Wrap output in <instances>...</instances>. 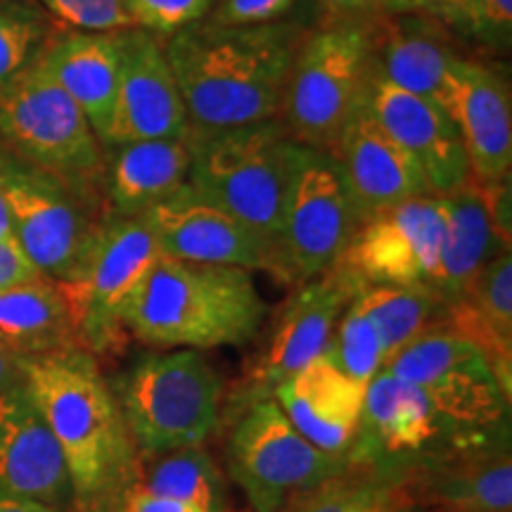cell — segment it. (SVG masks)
<instances>
[{
    "instance_id": "obj_41",
    "label": "cell",
    "mask_w": 512,
    "mask_h": 512,
    "mask_svg": "<svg viewBox=\"0 0 512 512\" xmlns=\"http://www.w3.org/2000/svg\"><path fill=\"white\" fill-rule=\"evenodd\" d=\"M124 512H202V510L190 503L176 501V498L152 494V491L143 489L140 484H133L126 494Z\"/></svg>"
},
{
    "instance_id": "obj_35",
    "label": "cell",
    "mask_w": 512,
    "mask_h": 512,
    "mask_svg": "<svg viewBox=\"0 0 512 512\" xmlns=\"http://www.w3.org/2000/svg\"><path fill=\"white\" fill-rule=\"evenodd\" d=\"M133 27L171 36L209 15L216 0H124Z\"/></svg>"
},
{
    "instance_id": "obj_43",
    "label": "cell",
    "mask_w": 512,
    "mask_h": 512,
    "mask_svg": "<svg viewBox=\"0 0 512 512\" xmlns=\"http://www.w3.org/2000/svg\"><path fill=\"white\" fill-rule=\"evenodd\" d=\"M22 361H24L22 356L15 354L8 344L0 342V392H5V389L24 382Z\"/></svg>"
},
{
    "instance_id": "obj_28",
    "label": "cell",
    "mask_w": 512,
    "mask_h": 512,
    "mask_svg": "<svg viewBox=\"0 0 512 512\" xmlns=\"http://www.w3.org/2000/svg\"><path fill=\"white\" fill-rule=\"evenodd\" d=\"M0 342L22 358L79 349L60 287L38 278L0 290Z\"/></svg>"
},
{
    "instance_id": "obj_44",
    "label": "cell",
    "mask_w": 512,
    "mask_h": 512,
    "mask_svg": "<svg viewBox=\"0 0 512 512\" xmlns=\"http://www.w3.org/2000/svg\"><path fill=\"white\" fill-rule=\"evenodd\" d=\"M0 512H57L50 505L34 501H15V498H0Z\"/></svg>"
},
{
    "instance_id": "obj_13",
    "label": "cell",
    "mask_w": 512,
    "mask_h": 512,
    "mask_svg": "<svg viewBox=\"0 0 512 512\" xmlns=\"http://www.w3.org/2000/svg\"><path fill=\"white\" fill-rule=\"evenodd\" d=\"M458 446L470 444L439 418L418 387L380 370L366 387L347 470L382 479L396 489L415 470Z\"/></svg>"
},
{
    "instance_id": "obj_18",
    "label": "cell",
    "mask_w": 512,
    "mask_h": 512,
    "mask_svg": "<svg viewBox=\"0 0 512 512\" xmlns=\"http://www.w3.org/2000/svg\"><path fill=\"white\" fill-rule=\"evenodd\" d=\"M188 117L162 38L140 27L119 31V95L112 143L145 138H178Z\"/></svg>"
},
{
    "instance_id": "obj_4",
    "label": "cell",
    "mask_w": 512,
    "mask_h": 512,
    "mask_svg": "<svg viewBox=\"0 0 512 512\" xmlns=\"http://www.w3.org/2000/svg\"><path fill=\"white\" fill-rule=\"evenodd\" d=\"M188 136V185L204 202L245 226L264 245L271 264L299 143L280 119L214 133L188 131Z\"/></svg>"
},
{
    "instance_id": "obj_19",
    "label": "cell",
    "mask_w": 512,
    "mask_h": 512,
    "mask_svg": "<svg viewBox=\"0 0 512 512\" xmlns=\"http://www.w3.org/2000/svg\"><path fill=\"white\" fill-rule=\"evenodd\" d=\"M403 505L427 512H512L510 434L458 446L396 486Z\"/></svg>"
},
{
    "instance_id": "obj_6",
    "label": "cell",
    "mask_w": 512,
    "mask_h": 512,
    "mask_svg": "<svg viewBox=\"0 0 512 512\" xmlns=\"http://www.w3.org/2000/svg\"><path fill=\"white\" fill-rule=\"evenodd\" d=\"M373 19H330L304 36L278 117L294 143L332 152L361 110L373 69Z\"/></svg>"
},
{
    "instance_id": "obj_46",
    "label": "cell",
    "mask_w": 512,
    "mask_h": 512,
    "mask_svg": "<svg viewBox=\"0 0 512 512\" xmlns=\"http://www.w3.org/2000/svg\"><path fill=\"white\" fill-rule=\"evenodd\" d=\"M8 238H15V233H12V221H10L8 204H5L3 190H0V240H8Z\"/></svg>"
},
{
    "instance_id": "obj_24",
    "label": "cell",
    "mask_w": 512,
    "mask_h": 512,
    "mask_svg": "<svg viewBox=\"0 0 512 512\" xmlns=\"http://www.w3.org/2000/svg\"><path fill=\"white\" fill-rule=\"evenodd\" d=\"M448 27L427 12L375 15L373 67L389 83L434 102L444 100L451 64L458 60Z\"/></svg>"
},
{
    "instance_id": "obj_12",
    "label": "cell",
    "mask_w": 512,
    "mask_h": 512,
    "mask_svg": "<svg viewBox=\"0 0 512 512\" xmlns=\"http://www.w3.org/2000/svg\"><path fill=\"white\" fill-rule=\"evenodd\" d=\"M344 470L347 460L302 437L275 399L245 408L230 432L228 472L254 512H280Z\"/></svg>"
},
{
    "instance_id": "obj_33",
    "label": "cell",
    "mask_w": 512,
    "mask_h": 512,
    "mask_svg": "<svg viewBox=\"0 0 512 512\" xmlns=\"http://www.w3.org/2000/svg\"><path fill=\"white\" fill-rule=\"evenodd\" d=\"M48 38L41 12L17 0H0V88L36 60Z\"/></svg>"
},
{
    "instance_id": "obj_36",
    "label": "cell",
    "mask_w": 512,
    "mask_h": 512,
    "mask_svg": "<svg viewBox=\"0 0 512 512\" xmlns=\"http://www.w3.org/2000/svg\"><path fill=\"white\" fill-rule=\"evenodd\" d=\"M50 12L79 31L131 29L124 0H43Z\"/></svg>"
},
{
    "instance_id": "obj_1",
    "label": "cell",
    "mask_w": 512,
    "mask_h": 512,
    "mask_svg": "<svg viewBox=\"0 0 512 512\" xmlns=\"http://www.w3.org/2000/svg\"><path fill=\"white\" fill-rule=\"evenodd\" d=\"M309 31L280 22L216 27L200 19L166 36L188 131L214 133L278 119L294 57Z\"/></svg>"
},
{
    "instance_id": "obj_11",
    "label": "cell",
    "mask_w": 512,
    "mask_h": 512,
    "mask_svg": "<svg viewBox=\"0 0 512 512\" xmlns=\"http://www.w3.org/2000/svg\"><path fill=\"white\" fill-rule=\"evenodd\" d=\"M159 256L162 249L145 214L110 211L79 278L55 283L67 302L79 349L91 356H114L126 349L124 311Z\"/></svg>"
},
{
    "instance_id": "obj_16",
    "label": "cell",
    "mask_w": 512,
    "mask_h": 512,
    "mask_svg": "<svg viewBox=\"0 0 512 512\" xmlns=\"http://www.w3.org/2000/svg\"><path fill=\"white\" fill-rule=\"evenodd\" d=\"M361 107L425 171L434 195L470 181L465 145L439 102L408 93L370 69Z\"/></svg>"
},
{
    "instance_id": "obj_34",
    "label": "cell",
    "mask_w": 512,
    "mask_h": 512,
    "mask_svg": "<svg viewBox=\"0 0 512 512\" xmlns=\"http://www.w3.org/2000/svg\"><path fill=\"white\" fill-rule=\"evenodd\" d=\"M465 302L503 342L512 344V256L486 261L465 292Z\"/></svg>"
},
{
    "instance_id": "obj_22",
    "label": "cell",
    "mask_w": 512,
    "mask_h": 512,
    "mask_svg": "<svg viewBox=\"0 0 512 512\" xmlns=\"http://www.w3.org/2000/svg\"><path fill=\"white\" fill-rule=\"evenodd\" d=\"M164 256L190 264L268 268L264 245L245 226L211 207L188 183L145 211Z\"/></svg>"
},
{
    "instance_id": "obj_31",
    "label": "cell",
    "mask_w": 512,
    "mask_h": 512,
    "mask_svg": "<svg viewBox=\"0 0 512 512\" xmlns=\"http://www.w3.org/2000/svg\"><path fill=\"white\" fill-rule=\"evenodd\" d=\"M399 508L403 501L392 484L344 470L299 498L294 512H396Z\"/></svg>"
},
{
    "instance_id": "obj_17",
    "label": "cell",
    "mask_w": 512,
    "mask_h": 512,
    "mask_svg": "<svg viewBox=\"0 0 512 512\" xmlns=\"http://www.w3.org/2000/svg\"><path fill=\"white\" fill-rule=\"evenodd\" d=\"M441 107L456 124L465 145L470 176L498 183L512 169V98L501 69L470 57L451 64Z\"/></svg>"
},
{
    "instance_id": "obj_14",
    "label": "cell",
    "mask_w": 512,
    "mask_h": 512,
    "mask_svg": "<svg viewBox=\"0 0 512 512\" xmlns=\"http://www.w3.org/2000/svg\"><path fill=\"white\" fill-rule=\"evenodd\" d=\"M361 287L354 275L337 264L320 278L299 285L275 316L266 349L247 375L242 406L273 399L278 384L323 356L339 316Z\"/></svg>"
},
{
    "instance_id": "obj_10",
    "label": "cell",
    "mask_w": 512,
    "mask_h": 512,
    "mask_svg": "<svg viewBox=\"0 0 512 512\" xmlns=\"http://www.w3.org/2000/svg\"><path fill=\"white\" fill-rule=\"evenodd\" d=\"M358 226L347 181L332 152L299 145L268 271L294 285L320 278L342 259Z\"/></svg>"
},
{
    "instance_id": "obj_32",
    "label": "cell",
    "mask_w": 512,
    "mask_h": 512,
    "mask_svg": "<svg viewBox=\"0 0 512 512\" xmlns=\"http://www.w3.org/2000/svg\"><path fill=\"white\" fill-rule=\"evenodd\" d=\"M325 356H328L344 375L366 384V387L382 370L384 363L380 339H377L368 318L354 306V299H351L347 309L339 316L328 349H325Z\"/></svg>"
},
{
    "instance_id": "obj_47",
    "label": "cell",
    "mask_w": 512,
    "mask_h": 512,
    "mask_svg": "<svg viewBox=\"0 0 512 512\" xmlns=\"http://www.w3.org/2000/svg\"><path fill=\"white\" fill-rule=\"evenodd\" d=\"M396 512H427V510L418 508V505H403V508H399Z\"/></svg>"
},
{
    "instance_id": "obj_30",
    "label": "cell",
    "mask_w": 512,
    "mask_h": 512,
    "mask_svg": "<svg viewBox=\"0 0 512 512\" xmlns=\"http://www.w3.org/2000/svg\"><path fill=\"white\" fill-rule=\"evenodd\" d=\"M145 460V470L138 467L136 479L143 489L190 503L202 512H223L226 508V482L219 465L202 444L176 448Z\"/></svg>"
},
{
    "instance_id": "obj_25",
    "label": "cell",
    "mask_w": 512,
    "mask_h": 512,
    "mask_svg": "<svg viewBox=\"0 0 512 512\" xmlns=\"http://www.w3.org/2000/svg\"><path fill=\"white\" fill-rule=\"evenodd\" d=\"M38 57L48 74L81 107L107 152L119 95V31H69L50 36Z\"/></svg>"
},
{
    "instance_id": "obj_29",
    "label": "cell",
    "mask_w": 512,
    "mask_h": 512,
    "mask_svg": "<svg viewBox=\"0 0 512 512\" xmlns=\"http://www.w3.org/2000/svg\"><path fill=\"white\" fill-rule=\"evenodd\" d=\"M354 306L373 325L384 366L420 335L441 328L446 309L427 285H366L354 297Z\"/></svg>"
},
{
    "instance_id": "obj_15",
    "label": "cell",
    "mask_w": 512,
    "mask_h": 512,
    "mask_svg": "<svg viewBox=\"0 0 512 512\" xmlns=\"http://www.w3.org/2000/svg\"><path fill=\"white\" fill-rule=\"evenodd\" d=\"M444 240L439 195L415 197L361 223L337 266L366 285H427Z\"/></svg>"
},
{
    "instance_id": "obj_21",
    "label": "cell",
    "mask_w": 512,
    "mask_h": 512,
    "mask_svg": "<svg viewBox=\"0 0 512 512\" xmlns=\"http://www.w3.org/2000/svg\"><path fill=\"white\" fill-rule=\"evenodd\" d=\"M347 181L358 221L366 223L396 204L434 195L420 164L396 145L366 110H358L332 147Z\"/></svg>"
},
{
    "instance_id": "obj_38",
    "label": "cell",
    "mask_w": 512,
    "mask_h": 512,
    "mask_svg": "<svg viewBox=\"0 0 512 512\" xmlns=\"http://www.w3.org/2000/svg\"><path fill=\"white\" fill-rule=\"evenodd\" d=\"M472 36L508 48L512 36V0H477Z\"/></svg>"
},
{
    "instance_id": "obj_8",
    "label": "cell",
    "mask_w": 512,
    "mask_h": 512,
    "mask_svg": "<svg viewBox=\"0 0 512 512\" xmlns=\"http://www.w3.org/2000/svg\"><path fill=\"white\" fill-rule=\"evenodd\" d=\"M0 140L38 169L105 197V147L38 55L0 88Z\"/></svg>"
},
{
    "instance_id": "obj_7",
    "label": "cell",
    "mask_w": 512,
    "mask_h": 512,
    "mask_svg": "<svg viewBox=\"0 0 512 512\" xmlns=\"http://www.w3.org/2000/svg\"><path fill=\"white\" fill-rule=\"evenodd\" d=\"M119 408L138 458L202 444L221 418L223 380L202 351L150 354L128 370Z\"/></svg>"
},
{
    "instance_id": "obj_5",
    "label": "cell",
    "mask_w": 512,
    "mask_h": 512,
    "mask_svg": "<svg viewBox=\"0 0 512 512\" xmlns=\"http://www.w3.org/2000/svg\"><path fill=\"white\" fill-rule=\"evenodd\" d=\"M0 190L12 233L31 264L53 283H72L110 216L100 192L83 190L29 164L0 140Z\"/></svg>"
},
{
    "instance_id": "obj_26",
    "label": "cell",
    "mask_w": 512,
    "mask_h": 512,
    "mask_svg": "<svg viewBox=\"0 0 512 512\" xmlns=\"http://www.w3.org/2000/svg\"><path fill=\"white\" fill-rule=\"evenodd\" d=\"M192 166L190 136L145 138L107 150L105 190L107 209L119 216H140L181 185L188 183Z\"/></svg>"
},
{
    "instance_id": "obj_3",
    "label": "cell",
    "mask_w": 512,
    "mask_h": 512,
    "mask_svg": "<svg viewBox=\"0 0 512 512\" xmlns=\"http://www.w3.org/2000/svg\"><path fill=\"white\" fill-rule=\"evenodd\" d=\"M252 273L159 256L124 311L128 337L159 349H219L249 342L266 318Z\"/></svg>"
},
{
    "instance_id": "obj_39",
    "label": "cell",
    "mask_w": 512,
    "mask_h": 512,
    "mask_svg": "<svg viewBox=\"0 0 512 512\" xmlns=\"http://www.w3.org/2000/svg\"><path fill=\"white\" fill-rule=\"evenodd\" d=\"M38 278H43V273L31 264V259L19 247V242L15 238L0 240V290L31 283V280Z\"/></svg>"
},
{
    "instance_id": "obj_2",
    "label": "cell",
    "mask_w": 512,
    "mask_h": 512,
    "mask_svg": "<svg viewBox=\"0 0 512 512\" xmlns=\"http://www.w3.org/2000/svg\"><path fill=\"white\" fill-rule=\"evenodd\" d=\"M22 370L24 387L62 448L79 510L124 512L140 458L95 356L53 351L24 358Z\"/></svg>"
},
{
    "instance_id": "obj_23",
    "label": "cell",
    "mask_w": 512,
    "mask_h": 512,
    "mask_svg": "<svg viewBox=\"0 0 512 512\" xmlns=\"http://www.w3.org/2000/svg\"><path fill=\"white\" fill-rule=\"evenodd\" d=\"M294 430L328 456L344 458L354 444L366 384L344 375L328 356H318L273 392Z\"/></svg>"
},
{
    "instance_id": "obj_27",
    "label": "cell",
    "mask_w": 512,
    "mask_h": 512,
    "mask_svg": "<svg viewBox=\"0 0 512 512\" xmlns=\"http://www.w3.org/2000/svg\"><path fill=\"white\" fill-rule=\"evenodd\" d=\"M439 197L444 209V240L437 271L427 287L448 306L463 299L486 261L503 254L505 249L496 238L482 197V185L475 178Z\"/></svg>"
},
{
    "instance_id": "obj_20",
    "label": "cell",
    "mask_w": 512,
    "mask_h": 512,
    "mask_svg": "<svg viewBox=\"0 0 512 512\" xmlns=\"http://www.w3.org/2000/svg\"><path fill=\"white\" fill-rule=\"evenodd\" d=\"M0 498L50 508L72 498L62 448L24 382L0 392Z\"/></svg>"
},
{
    "instance_id": "obj_45",
    "label": "cell",
    "mask_w": 512,
    "mask_h": 512,
    "mask_svg": "<svg viewBox=\"0 0 512 512\" xmlns=\"http://www.w3.org/2000/svg\"><path fill=\"white\" fill-rule=\"evenodd\" d=\"M377 15H399V12H413L415 0H373Z\"/></svg>"
},
{
    "instance_id": "obj_40",
    "label": "cell",
    "mask_w": 512,
    "mask_h": 512,
    "mask_svg": "<svg viewBox=\"0 0 512 512\" xmlns=\"http://www.w3.org/2000/svg\"><path fill=\"white\" fill-rule=\"evenodd\" d=\"M477 0H415V10L437 17L448 29H460L472 34L475 29Z\"/></svg>"
},
{
    "instance_id": "obj_37",
    "label": "cell",
    "mask_w": 512,
    "mask_h": 512,
    "mask_svg": "<svg viewBox=\"0 0 512 512\" xmlns=\"http://www.w3.org/2000/svg\"><path fill=\"white\" fill-rule=\"evenodd\" d=\"M297 0H216L204 22L216 27H259L280 22Z\"/></svg>"
},
{
    "instance_id": "obj_42",
    "label": "cell",
    "mask_w": 512,
    "mask_h": 512,
    "mask_svg": "<svg viewBox=\"0 0 512 512\" xmlns=\"http://www.w3.org/2000/svg\"><path fill=\"white\" fill-rule=\"evenodd\" d=\"M316 3L328 12L330 19H363L377 15L373 0H316Z\"/></svg>"
},
{
    "instance_id": "obj_9",
    "label": "cell",
    "mask_w": 512,
    "mask_h": 512,
    "mask_svg": "<svg viewBox=\"0 0 512 512\" xmlns=\"http://www.w3.org/2000/svg\"><path fill=\"white\" fill-rule=\"evenodd\" d=\"M382 370L418 387L467 444L510 434V396L482 349L453 330L425 332Z\"/></svg>"
}]
</instances>
